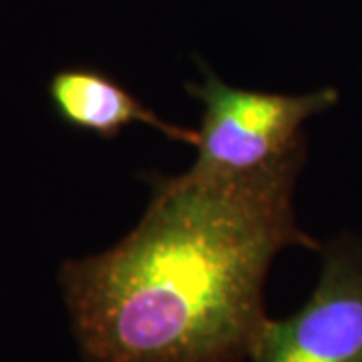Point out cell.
<instances>
[{
	"mask_svg": "<svg viewBox=\"0 0 362 362\" xmlns=\"http://www.w3.org/2000/svg\"><path fill=\"white\" fill-rule=\"evenodd\" d=\"M54 115L66 127L115 139L129 125H149L171 141L197 145V129L169 123L99 66L75 65L57 71L47 85Z\"/></svg>",
	"mask_w": 362,
	"mask_h": 362,
	"instance_id": "4",
	"label": "cell"
},
{
	"mask_svg": "<svg viewBox=\"0 0 362 362\" xmlns=\"http://www.w3.org/2000/svg\"><path fill=\"white\" fill-rule=\"evenodd\" d=\"M306 143L240 175L147 173L141 221L59 270L85 362H242L268 320L264 282L284 247L320 252L298 228Z\"/></svg>",
	"mask_w": 362,
	"mask_h": 362,
	"instance_id": "1",
	"label": "cell"
},
{
	"mask_svg": "<svg viewBox=\"0 0 362 362\" xmlns=\"http://www.w3.org/2000/svg\"><path fill=\"white\" fill-rule=\"evenodd\" d=\"M185 89L204 105L192 169L206 175H240L282 159L306 143L302 125L338 103L332 87L308 95L238 89L209 66Z\"/></svg>",
	"mask_w": 362,
	"mask_h": 362,
	"instance_id": "2",
	"label": "cell"
},
{
	"mask_svg": "<svg viewBox=\"0 0 362 362\" xmlns=\"http://www.w3.org/2000/svg\"><path fill=\"white\" fill-rule=\"evenodd\" d=\"M320 254L308 302L284 320H266L252 362H362V238L342 233Z\"/></svg>",
	"mask_w": 362,
	"mask_h": 362,
	"instance_id": "3",
	"label": "cell"
}]
</instances>
